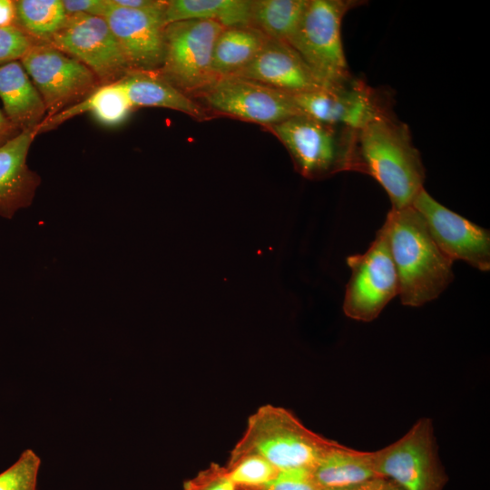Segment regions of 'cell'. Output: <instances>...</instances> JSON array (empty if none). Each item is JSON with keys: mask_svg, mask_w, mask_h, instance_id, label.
Instances as JSON below:
<instances>
[{"mask_svg": "<svg viewBox=\"0 0 490 490\" xmlns=\"http://www.w3.org/2000/svg\"><path fill=\"white\" fill-rule=\"evenodd\" d=\"M385 224L401 303L420 307L438 298L453 281L454 262L438 248L421 215L412 206L391 209Z\"/></svg>", "mask_w": 490, "mask_h": 490, "instance_id": "7a4b0ae2", "label": "cell"}, {"mask_svg": "<svg viewBox=\"0 0 490 490\" xmlns=\"http://www.w3.org/2000/svg\"><path fill=\"white\" fill-rule=\"evenodd\" d=\"M15 19V1L0 0V27H7L14 25Z\"/></svg>", "mask_w": 490, "mask_h": 490, "instance_id": "d6a6232c", "label": "cell"}, {"mask_svg": "<svg viewBox=\"0 0 490 490\" xmlns=\"http://www.w3.org/2000/svg\"><path fill=\"white\" fill-rule=\"evenodd\" d=\"M293 96L304 115L327 125L351 131L361 129L386 113L370 88L357 80L338 88Z\"/></svg>", "mask_w": 490, "mask_h": 490, "instance_id": "5bb4252c", "label": "cell"}, {"mask_svg": "<svg viewBox=\"0 0 490 490\" xmlns=\"http://www.w3.org/2000/svg\"><path fill=\"white\" fill-rule=\"evenodd\" d=\"M20 63L44 101L45 118L80 103L101 86L87 66L48 44L35 43Z\"/></svg>", "mask_w": 490, "mask_h": 490, "instance_id": "9c48e42d", "label": "cell"}, {"mask_svg": "<svg viewBox=\"0 0 490 490\" xmlns=\"http://www.w3.org/2000/svg\"><path fill=\"white\" fill-rule=\"evenodd\" d=\"M351 171L373 177L393 210L411 206L424 189L425 168L409 129L387 113L355 132Z\"/></svg>", "mask_w": 490, "mask_h": 490, "instance_id": "6da1fadb", "label": "cell"}, {"mask_svg": "<svg viewBox=\"0 0 490 490\" xmlns=\"http://www.w3.org/2000/svg\"><path fill=\"white\" fill-rule=\"evenodd\" d=\"M66 15L84 14L104 18L111 5L108 0H62Z\"/></svg>", "mask_w": 490, "mask_h": 490, "instance_id": "f546056e", "label": "cell"}, {"mask_svg": "<svg viewBox=\"0 0 490 490\" xmlns=\"http://www.w3.org/2000/svg\"><path fill=\"white\" fill-rule=\"evenodd\" d=\"M422 217L431 237L453 262L463 260L481 270H490V233L450 211L422 189L411 205Z\"/></svg>", "mask_w": 490, "mask_h": 490, "instance_id": "7c38bea8", "label": "cell"}, {"mask_svg": "<svg viewBox=\"0 0 490 490\" xmlns=\"http://www.w3.org/2000/svg\"><path fill=\"white\" fill-rule=\"evenodd\" d=\"M247 490H332L319 484L310 470L295 469L280 471L270 483L258 488Z\"/></svg>", "mask_w": 490, "mask_h": 490, "instance_id": "4316f807", "label": "cell"}, {"mask_svg": "<svg viewBox=\"0 0 490 490\" xmlns=\"http://www.w3.org/2000/svg\"><path fill=\"white\" fill-rule=\"evenodd\" d=\"M41 460L32 450H24L18 460L0 474V490H36Z\"/></svg>", "mask_w": 490, "mask_h": 490, "instance_id": "484cf974", "label": "cell"}, {"mask_svg": "<svg viewBox=\"0 0 490 490\" xmlns=\"http://www.w3.org/2000/svg\"><path fill=\"white\" fill-rule=\"evenodd\" d=\"M226 470L238 488L261 487L273 481L279 472L265 458L253 453L230 456Z\"/></svg>", "mask_w": 490, "mask_h": 490, "instance_id": "d4e9b609", "label": "cell"}, {"mask_svg": "<svg viewBox=\"0 0 490 490\" xmlns=\"http://www.w3.org/2000/svg\"><path fill=\"white\" fill-rule=\"evenodd\" d=\"M347 490H402L393 481L383 476L368 479Z\"/></svg>", "mask_w": 490, "mask_h": 490, "instance_id": "4dcf8cb0", "label": "cell"}, {"mask_svg": "<svg viewBox=\"0 0 490 490\" xmlns=\"http://www.w3.org/2000/svg\"><path fill=\"white\" fill-rule=\"evenodd\" d=\"M334 442L309 429L289 410L268 404L249 417L230 456L253 453L279 472L311 470Z\"/></svg>", "mask_w": 490, "mask_h": 490, "instance_id": "3957f363", "label": "cell"}, {"mask_svg": "<svg viewBox=\"0 0 490 490\" xmlns=\"http://www.w3.org/2000/svg\"><path fill=\"white\" fill-rule=\"evenodd\" d=\"M132 105L119 81L99 86L80 103L45 118L37 128V134L54 130L65 121L84 113H92L102 123L116 125L123 122Z\"/></svg>", "mask_w": 490, "mask_h": 490, "instance_id": "ffe728a7", "label": "cell"}, {"mask_svg": "<svg viewBox=\"0 0 490 490\" xmlns=\"http://www.w3.org/2000/svg\"><path fill=\"white\" fill-rule=\"evenodd\" d=\"M231 76L252 80L290 94L326 89L290 44L271 39H268L245 67Z\"/></svg>", "mask_w": 490, "mask_h": 490, "instance_id": "9a60e30c", "label": "cell"}, {"mask_svg": "<svg viewBox=\"0 0 490 490\" xmlns=\"http://www.w3.org/2000/svg\"><path fill=\"white\" fill-rule=\"evenodd\" d=\"M224 26L210 20L168 24L164 54L158 73L171 84L195 99L216 80L212 70L214 44Z\"/></svg>", "mask_w": 490, "mask_h": 490, "instance_id": "5b68a950", "label": "cell"}, {"mask_svg": "<svg viewBox=\"0 0 490 490\" xmlns=\"http://www.w3.org/2000/svg\"><path fill=\"white\" fill-rule=\"evenodd\" d=\"M269 129L288 149L304 177L320 178L351 170L356 131L327 125L304 114Z\"/></svg>", "mask_w": 490, "mask_h": 490, "instance_id": "8992f818", "label": "cell"}, {"mask_svg": "<svg viewBox=\"0 0 490 490\" xmlns=\"http://www.w3.org/2000/svg\"><path fill=\"white\" fill-rule=\"evenodd\" d=\"M238 490H247V489H243V488H238Z\"/></svg>", "mask_w": 490, "mask_h": 490, "instance_id": "e575fe53", "label": "cell"}, {"mask_svg": "<svg viewBox=\"0 0 490 490\" xmlns=\"http://www.w3.org/2000/svg\"><path fill=\"white\" fill-rule=\"evenodd\" d=\"M374 461L377 475L402 490H443L448 480L428 417L418 419L398 440L374 451Z\"/></svg>", "mask_w": 490, "mask_h": 490, "instance_id": "52a82bcc", "label": "cell"}, {"mask_svg": "<svg viewBox=\"0 0 490 490\" xmlns=\"http://www.w3.org/2000/svg\"><path fill=\"white\" fill-rule=\"evenodd\" d=\"M347 264L351 276L346 287L343 311L349 318L372 321L398 294L397 276L385 222L368 249L363 254L348 256Z\"/></svg>", "mask_w": 490, "mask_h": 490, "instance_id": "ba28073f", "label": "cell"}, {"mask_svg": "<svg viewBox=\"0 0 490 490\" xmlns=\"http://www.w3.org/2000/svg\"><path fill=\"white\" fill-rule=\"evenodd\" d=\"M34 44V40L15 25L0 27V65L20 61Z\"/></svg>", "mask_w": 490, "mask_h": 490, "instance_id": "83f0119b", "label": "cell"}, {"mask_svg": "<svg viewBox=\"0 0 490 490\" xmlns=\"http://www.w3.org/2000/svg\"><path fill=\"white\" fill-rule=\"evenodd\" d=\"M185 490H238L235 484L229 478L226 467L211 465L201 472L195 478L184 485Z\"/></svg>", "mask_w": 490, "mask_h": 490, "instance_id": "f1b7e54d", "label": "cell"}, {"mask_svg": "<svg viewBox=\"0 0 490 490\" xmlns=\"http://www.w3.org/2000/svg\"><path fill=\"white\" fill-rule=\"evenodd\" d=\"M20 132L11 123L5 113L0 110V147Z\"/></svg>", "mask_w": 490, "mask_h": 490, "instance_id": "836d02e7", "label": "cell"}, {"mask_svg": "<svg viewBox=\"0 0 490 490\" xmlns=\"http://www.w3.org/2000/svg\"><path fill=\"white\" fill-rule=\"evenodd\" d=\"M111 4L129 9L146 10L155 8L163 1L158 0H109Z\"/></svg>", "mask_w": 490, "mask_h": 490, "instance_id": "1f68e13d", "label": "cell"}, {"mask_svg": "<svg viewBox=\"0 0 490 490\" xmlns=\"http://www.w3.org/2000/svg\"><path fill=\"white\" fill-rule=\"evenodd\" d=\"M358 0H309L290 44L326 89H335L352 78L347 64L341 23Z\"/></svg>", "mask_w": 490, "mask_h": 490, "instance_id": "277c9868", "label": "cell"}, {"mask_svg": "<svg viewBox=\"0 0 490 490\" xmlns=\"http://www.w3.org/2000/svg\"><path fill=\"white\" fill-rule=\"evenodd\" d=\"M250 0H169L166 1V25L184 20H210L224 27L250 25Z\"/></svg>", "mask_w": 490, "mask_h": 490, "instance_id": "7402d4cb", "label": "cell"}, {"mask_svg": "<svg viewBox=\"0 0 490 490\" xmlns=\"http://www.w3.org/2000/svg\"><path fill=\"white\" fill-rule=\"evenodd\" d=\"M118 81L133 108H167L183 113L201 122L215 117L197 100L188 96L166 81L157 70H132Z\"/></svg>", "mask_w": 490, "mask_h": 490, "instance_id": "e0dca14e", "label": "cell"}, {"mask_svg": "<svg viewBox=\"0 0 490 490\" xmlns=\"http://www.w3.org/2000/svg\"><path fill=\"white\" fill-rule=\"evenodd\" d=\"M0 99L19 132L37 129L46 117L44 101L20 61L0 65Z\"/></svg>", "mask_w": 490, "mask_h": 490, "instance_id": "ac0fdd59", "label": "cell"}, {"mask_svg": "<svg viewBox=\"0 0 490 490\" xmlns=\"http://www.w3.org/2000/svg\"><path fill=\"white\" fill-rule=\"evenodd\" d=\"M37 129L20 132L0 147V216L12 218L22 208L28 207L41 179L26 163Z\"/></svg>", "mask_w": 490, "mask_h": 490, "instance_id": "2e32d148", "label": "cell"}, {"mask_svg": "<svg viewBox=\"0 0 490 490\" xmlns=\"http://www.w3.org/2000/svg\"><path fill=\"white\" fill-rule=\"evenodd\" d=\"M15 7L14 25L35 43L49 44L67 16L61 0H15Z\"/></svg>", "mask_w": 490, "mask_h": 490, "instance_id": "cb8c5ba5", "label": "cell"}, {"mask_svg": "<svg viewBox=\"0 0 490 490\" xmlns=\"http://www.w3.org/2000/svg\"><path fill=\"white\" fill-rule=\"evenodd\" d=\"M310 472L319 484L332 490H347L378 476L374 451H358L337 442L322 455Z\"/></svg>", "mask_w": 490, "mask_h": 490, "instance_id": "d6986e66", "label": "cell"}, {"mask_svg": "<svg viewBox=\"0 0 490 490\" xmlns=\"http://www.w3.org/2000/svg\"><path fill=\"white\" fill-rule=\"evenodd\" d=\"M104 16L123 56L134 71H156L164 54L166 1L155 8L129 9L110 3Z\"/></svg>", "mask_w": 490, "mask_h": 490, "instance_id": "4fadbf2b", "label": "cell"}, {"mask_svg": "<svg viewBox=\"0 0 490 490\" xmlns=\"http://www.w3.org/2000/svg\"><path fill=\"white\" fill-rule=\"evenodd\" d=\"M195 100L212 113L256 122L268 128L303 114L293 94L231 75L218 78Z\"/></svg>", "mask_w": 490, "mask_h": 490, "instance_id": "30bf717a", "label": "cell"}, {"mask_svg": "<svg viewBox=\"0 0 490 490\" xmlns=\"http://www.w3.org/2000/svg\"><path fill=\"white\" fill-rule=\"evenodd\" d=\"M308 3L309 0H253L250 25L269 39L289 44Z\"/></svg>", "mask_w": 490, "mask_h": 490, "instance_id": "603a6c76", "label": "cell"}, {"mask_svg": "<svg viewBox=\"0 0 490 490\" xmlns=\"http://www.w3.org/2000/svg\"><path fill=\"white\" fill-rule=\"evenodd\" d=\"M87 66L101 85L120 80L131 71L104 18L67 15L62 28L48 44Z\"/></svg>", "mask_w": 490, "mask_h": 490, "instance_id": "8fae6325", "label": "cell"}, {"mask_svg": "<svg viewBox=\"0 0 490 490\" xmlns=\"http://www.w3.org/2000/svg\"><path fill=\"white\" fill-rule=\"evenodd\" d=\"M268 39L252 25L224 27L217 37L212 54L216 78L231 75L245 67Z\"/></svg>", "mask_w": 490, "mask_h": 490, "instance_id": "44dd1931", "label": "cell"}]
</instances>
